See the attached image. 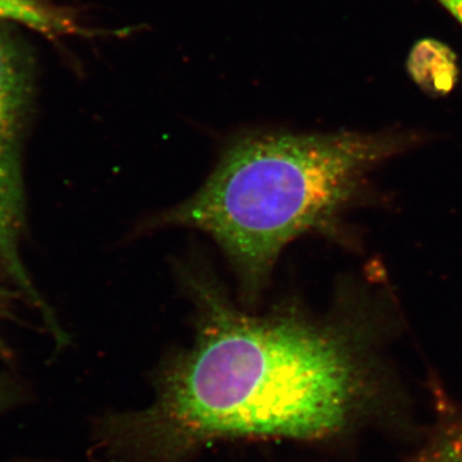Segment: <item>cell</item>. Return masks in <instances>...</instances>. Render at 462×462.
I'll use <instances>...</instances> for the list:
<instances>
[{
	"label": "cell",
	"mask_w": 462,
	"mask_h": 462,
	"mask_svg": "<svg viewBox=\"0 0 462 462\" xmlns=\"http://www.w3.org/2000/svg\"><path fill=\"white\" fill-rule=\"evenodd\" d=\"M407 71L424 93L440 97L451 93L460 76L457 57L442 42L422 39L407 58Z\"/></svg>",
	"instance_id": "obj_4"
},
{
	"label": "cell",
	"mask_w": 462,
	"mask_h": 462,
	"mask_svg": "<svg viewBox=\"0 0 462 462\" xmlns=\"http://www.w3.org/2000/svg\"><path fill=\"white\" fill-rule=\"evenodd\" d=\"M29 401V393L23 383L9 374L0 373V416Z\"/></svg>",
	"instance_id": "obj_6"
},
{
	"label": "cell",
	"mask_w": 462,
	"mask_h": 462,
	"mask_svg": "<svg viewBox=\"0 0 462 462\" xmlns=\"http://www.w3.org/2000/svg\"><path fill=\"white\" fill-rule=\"evenodd\" d=\"M29 97L25 63L16 45L0 27V264L32 298L33 305L44 309L20 254L23 227L21 134Z\"/></svg>",
	"instance_id": "obj_3"
},
{
	"label": "cell",
	"mask_w": 462,
	"mask_h": 462,
	"mask_svg": "<svg viewBox=\"0 0 462 462\" xmlns=\"http://www.w3.org/2000/svg\"><path fill=\"white\" fill-rule=\"evenodd\" d=\"M196 336L143 409L96 422L93 462H185L238 440L331 442L372 413V370L351 337L297 307L252 315L190 279Z\"/></svg>",
	"instance_id": "obj_1"
},
{
	"label": "cell",
	"mask_w": 462,
	"mask_h": 462,
	"mask_svg": "<svg viewBox=\"0 0 462 462\" xmlns=\"http://www.w3.org/2000/svg\"><path fill=\"white\" fill-rule=\"evenodd\" d=\"M462 26V0H438Z\"/></svg>",
	"instance_id": "obj_8"
},
{
	"label": "cell",
	"mask_w": 462,
	"mask_h": 462,
	"mask_svg": "<svg viewBox=\"0 0 462 462\" xmlns=\"http://www.w3.org/2000/svg\"><path fill=\"white\" fill-rule=\"evenodd\" d=\"M7 300V294H5V291H0V320H2L3 315H5ZM0 360H12V351L9 349V346L5 345V339H3L2 336H0Z\"/></svg>",
	"instance_id": "obj_7"
},
{
	"label": "cell",
	"mask_w": 462,
	"mask_h": 462,
	"mask_svg": "<svg viewBox=\"0 0 462 462\" xmlns=\"http://www.w3.org/2000/svg\"><path fill=\"white\" fill-rule=\"evenodd\" d=\"M0 20H12L38 32L60 33L66 23L35 0H0Z\"/></svg>",
	"instance_id": "obj_5"
},
{
	"label": "cell",
	"mask_w": 462,
	"mask_h": 462,
	"mask_svg": "<svg viewBox=\"0 0 462 462\" xmlns=\"http://www.w3.org/2000/svg\"><path fill=\"white\" fill-rule=\"evenodd\" d=\"M403 144L389 134H247L225 148L194 196L145 227L211 236L254 302L284 248L329 226L364 176Z\"/></svg>",
	"instance_id": "obj_2"
}]
</instances>
